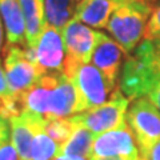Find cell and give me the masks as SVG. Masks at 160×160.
Returning <instances> with one entry per match:
<instances>
[{"instance_id":"obj_1","label":"cell","mask_w":160,"mask_h":160,"mask_svg":"<svg viewBox=\"0 0 160 160\" xmlns=\"http://www.w3.org/2000/svg\"><path fill=\"white\" fill-rule=\"evenodd\" d=\"M120 91L129 100L147 98L160 111V39H144L124 63Z\"/></svg>"},{"instance_id":"obj_2","label":"cell","mask_w":160,"mask_h":160,"mask_svg":"<svg viewBox=\"0 0 160 160\" xmlns=\"http://www.w3.org/2000/svg\"><path fill=\"white\" fill-rule=\"evenodd\" d=\"M152 7L139 0H122L111 15L107 29L124 53L132 52L146 36Z\"/></svg>"},{"instance_id":"obj_3","label":"cell","mask_w":160,"mask_h":160,"mask_svg":"<svg viewBox=\"0 0 160 160\" xmlns=\"http://www.w3.org/2000/svg\"><path fill=\"white\" fill-rule=\"evenodd\" d=\"M63 73L78 92V113L106 103L108 93L112 91L104 75L93 64L66 56Z\"/></svg>"},{"instance_id":"obj_4","label":"cell","mask_w":160,"mask_h":160,"mask_svg":"<svg viewBox=\"0 0 160 160\" xmlns=\"http://www.w3.org/2000/svg\"><path fill=\"white\" fill-rule=\"evenodd\" d=\"M4 69L9 92L20 102L23 95L31 89L44 75L43 69L36 63L33 49H22L12 44L6 48Z\"/></svg>"},{"instance_id":"obj_5","label":"cell","mask_w":160,"mask_h":160,"mask_svg":"<svg viewBox=\"0 0 160 160\" xmlns=\"http://www.w3.org/2000/svg\"><path fill=\"white\" fill-rule=\"evenodd\" d=\"M129 107V99L122 91L113 92L112 98L106 103L69 116L76 127L86 128L95 135L111 131L127 123L126 115Z\"/></svg>"},{"instance_id":"obj_6","label":"cell","mask_w":160,"mask_h":160,"mask_svg":"<svg viewBox=\"0 0 160 160\" xmlns=\"http://www.w3.org/2000/svg\"><path fill=\"white\" fill-rule=\"evenodd\" d=\"M126 120L140 155L148 158L152 147L160 140V111L147 98H138L128 107Z\"/></svg>"},{"instance_id":"obj_7","label":"cell","mask_w":160,"mask_h":160,"mask_svg":"<svg viewBox=\"0 0 160 160\" xmlns=\"http://www.w3.org/2000/svg\"><path fill=\"white\" fill-rule=\"evenodd\" d=\"M139 155V148L135 144V136L128 123L96 135L91 151V158H126L136 160Z\"/></svg>"},{"instance_id":"obj_8","label":"cell","mask_w":160,"mask_h":160,"mask_svg":"<svg viewBox=\"0 0 160 160\" xmlns=\"http://www.w3.org/2000/svg\"><path fill=\"white\" fill-rule=\"evenodd\" d=\"M62 38L68 58L88 63L98 43L99 32L93 31L76 19H71L62 28Z\"/></svg>"},{"instance_id":"obj_9","label":"cell","mask_w":160,"mask_h":160,"mask_svg":"<svg viewBox=\"0 0 160 160\" xmlns=\"http://www.w3.org/2000/svg\"><path fill=\"white\" fill-rule=\"evenodd\" d=\"M11 143L18 152L19 160H31V147L33 138L46 127L47 120L36 113L22 111L20 115L9 118Z\"/></svg>"},{"instance_id":"obj_10","label":"cell","mask_w":160,"mask_h":160,"mask_svg":"<svg viewBox=\"0 0 160 160\" xmlns=\"http://www.w3.org/2000/svg\"><path fill=\"white\" fill-rule=\"evenodd\" d=\"M62 32L51 26H46L35 48V59L44 73L63 72L64 69V42Z\"/></svg>"},{"instance_id":"obj_11","label":"cell","mask_w":160,"mask_h":160,"mask_svg":"<svg viewBox=\"0 0 160 160\" xmlns=\"http://www.w3.org/2000/svg\"><path fill=\"white\" fill-rule=\"evenodd\" d=\"M123 51L116 42L111 40L106 33L99 32L98 43L92 52V63L108 82L112 89L116 84V79L119 75L120 64H122Z\"/></svg>"},{"instance_id":"obj_12","label":"cell","mask_w":160,"mask_h":160,"mask_svg":"<svg viewBox=\"0 0 160 160\" xmlns=\"http://www.w3.org/2000/svg\"><path fill=\"white\" fill-rule=\"evenodd\" d=\"M122 0H82L75 9V19L95 28H106Z\"/></svg>"},{"instance_id":"obj_13","label":"cell","mask_w":160,"mask_h":160,"mask_svg":"<svg viewBox=\"0 0 160 160\" xmlns=\"http://www.w3.org/2000/svg\"><path fill=\"white\" fill-rule=\"evenodd\" d=\"M0 16L9 44H23L26 40V23L20 0H0Z\"/></svg>"},{"instance_id":"obj_14","label":"cell","mask_w":160,"mask_h":160,"mask_svg":"<svg viewBox=\"0 0 160 160\" xmlns=\"http://www.w3.org/2000/svg\"><path fill=\"white\" fill-rule=\"evenodd\" d=\"M26 23V40L29 49L36 48L38 42L47 26L44 0H20Z\"/></svg>"},{"instance_id":"obj_15","label":"cell","mask_w":160,"mask_h":160,"mask_svg":"<svg viewBox=\"0 0 160 160\" xmlns=\"http://www.w3.org/2000/svg\"><path fill=\"white\" fill-rule=\"evenodd\" d=\"M95 136L96 135L88 129L76 127L71 138L59 146L58 155H72V156H83L89 159Z\"/></svg>"},{"instance_id":"obj_16","label":"cell","mask_w":160,"mask_h":160,"mask_svg":"<svg viewBox=\"0 0 160 160\" xmlns=\"http://www.w3.org/2000/svg\"><path fill=\"white\" fill-rule=\"evenodd\" d=\"M76 6L75 0H44L47 26L62 29L72 19Z\"/></svg>"},{"instance_id":"obj_17","label":"cell","mask_w":160,"mask_h":160,"mask_svg":"<svg viewBox=\"0 0 160 160\" xmlns=\"http://www.w3.org/2000/svg\"><path fill=\"white\" fill-rule=\"evenodd\" d=\"M59 144L46 132L39 131L33 138L31 147V160H53L58 156Z\"/></svg>"},{"instance_id":"obj_18","label":"cell","mask_w":160,"mask_h":160,"mask_svg":"<svg viewBox=\"0 0 160 160\" xmlns=\"http://www.w3.org/2000/svg\"><path fill=\"white\" fill-rule=\"evenodd\" d=\"M23 111V104L20 100L15 99L8 88L6 72L3 71L2 64H0V112L7 119L20 115Z\"/></svg>"},{"instance_id":"obj_19","label":"cell","mask_w":160,"mask_h":160,"mask_svg":"<svg viewBox=\"0 0 160 160\" xmlns=\"http://www.w3.org/2000/svg\"><path fill=\"white\" fill-rule=\"evenodd\" d=\"M46 132L51 136L59 146L71 138V135L76 129V126L71 122L69 118H59V119H51L46 122Z\"/></svg>"},{"instance_id":"obj_20","label":"cell","mask_w":160,"mask_h":160,"mask_svg":"<svg viewBox=\"0 0 160 160\" xmlns=\"http://www.w3.org/2000/svg\"><path fill=\"white\" fill-rule=\"evenodd\" d=\"M146 39H160V6L153 9L148 19Z\"/></svg>"},{"instance_id":"obj_21","label":"cell","mask_w":160,"mask_h":160,"mask_svg":"<svg viewBox=\"0 0 160 160\" xmlns=\"http://www.w3.org/2000/svg\"><path fill=\"white\" fill-rule=\"evenodd\" d=\"M11 140V126L9 120L0 112V147Z\"/></svg>"},{"instance_id":"obj_22","label":"cell","mask_w":160,"mask_h":160,"mask_svg":"<svg viewBox=\"0 0 160 160\" xmlns=\"http://www.w3.org/2000/svg\"><path fill=\"white\" fill-rule=\"evenodd\" d=\"M18 152L12 143H6L0 147V160H18Z\"/></svg>"},{"instance_id":"obj_23","label":"cell","mask_w":160,"mask_h":160,"mask_svg":"<svg viewBox=\"0 0 160 160\" xmlns=\"http://www.w3.org/2000/svg\"><path fill=\"white\" fill-rule=\"evenodd\" d=\"M147 160H160V140L152 147L151 152H149Z\"/></svg>"},{"instance_id":"obj_24","label":"cell","mask_w":160,"mask_h":160,"mask_svg":"<svg viewBox=\"0 0 160 160\" xmlns=\"http://www.w3.org/2000/svg\"><path fill=\"white\" fill-rule=\"evenodd\" d=\"M53 160H89L83 156H72V155H58Z\"/></svg>"},{"instance_id":"obj_25","label":"cell","mask_w":160,"mask_h":160,"mask_svg":"<svg viewBox=\"0 0 160 160\" xmlns=\"http://www.w3.org/2000/svg\"><path fill=\"white\" fill-rule=\"evenodd\" d=\"M89 160H131V159H126V158H89Z\"/></svg>"},{"instance_id":"obj_26","label":"cell","mask_w":160,"mask_h":160,"mask_svg":"<svg viewBox=\"0 0 160 160\" xmlns=\"http://www.w3.org/2000/svg\"><path fill=\"white\" fill-rule=\"evenodd\" d=\"M139 2H142V3H144V4H147V6L151 7L152 4H153L155 2H156V0H139Z\"/></svg>"},{"instance_id":"obj_27","label":"cell","mask_w":160,"mask_h":160,"mask_svg":"<svg viewBox=\"0 0 160 160\" xmlns=\"http://www.w3.org/2000/svg\"><path fill=\"white\" fill-rule=\"evenodd\" d=\"M0 46H2V23H0Z\"/></svg>"},{"instance_id":"obj_28","label":"cell","mask_w":160,"mask_h":160,"mask_svg":"<svg viewBox=\"0 0 160 160\" xmlns=\"http://www.w3.org/2000/svg\"><path fill=\"white\" fill-rule=\"evenodd\" d=\"M136 160H147V158H144V156H142V155H140V156H139Z\"/></svg>"},{"instance_id":"obj_29","label":"cell","mask_w":160,"mask_h":160,"mask_svg":"<svg viewBox=\"0 0 160 160\" xmlns=\"http://www.w3.org/2000/svg\"><path fill=\"white\" fill-rule=\"evenodd\" d=\"M79 2H82V0H79Z\"/></svg>"}]
</instances>
